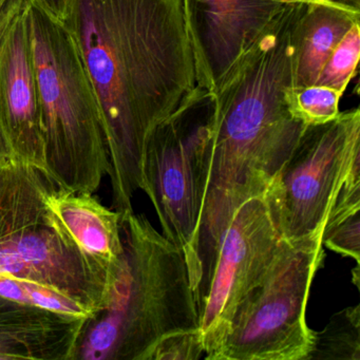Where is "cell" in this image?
Here are the masks:
<instances>
[{
  "label": "cell",
  "instance_id": "6da1fadb",
  "mask_svg": "<svg viewBox=\"0 0 360 360\" xmlns=\"http://www.w3.org/2000/svg\"><path fill=\"white\" fill-rule=\"evenodd\" d=\"M64 24L100 105L122 219L145 191L151 134L198 86L182 0H71Z\"/></svg>",
  "mask_w": 360,
  "mask_h": 360
},
{
  "label": "cell",
  "instance_id": "7a4b0ae2",
  "mask_svg": "<svg viewBox=\"0 0 360 360\" xmlns=\"http://www.w3.org/2000/svg\"><path fill=\"white\" fill-rule=\"evenodd\" d=\"M307 7L284 4L212 94V157L199 231L203 275L233 214L264 195L307 126L286 101L297 26Z\"/></svg>",
  "mask_w": 360,
  "mask_h": 360
},
{
  "label": "cell",
  "instance_id": "3957f363",
  "mask_svg": "<svg viewBox=\"0 0 360 360\" xmlns=\"http://www.w3.org/2000/svg\"><path fill=\"white\" fill-rule=\"evenodd\" d=\"M124 254L104 309L88 320L75 360H151L163 339L199 330L184 255L145 214L121 219Z\"/></svg>",
  "mask_w": 360,
  "mask_h": 360
},
{
  "label": "cell",
  "instance_id": "277c9868",
  "mask_svg": "<svg viewBox=\"0 0 360 360\" xmlns=\"http://www.w3.org/2000/svg\"><path fill=\"white\" fill-rule=\"evenodd\" d=\"M46 165L60 188L94 193L110 172L102 113L77 41L66 25L29 7Z\"/></svg>",
  "mask_w": 360,
  "mask_h": 360
},
{
  "label": "cell",
  "instance_id": "5b68a950",
  "mask_svg": "<svg viewBox=\"0 0 360 360\" xmlns=\"http://www.w3.org/2000/svg\"><path fill=\"white\" fill-rule=\"evenodd\" d=\"M54 181L11 158L0 166V277L32 280L104 309L110 280L94 269L46 208Z\"/></svg>",
  "mask_w": 360,
  "mask_h": 360
},
{
  "label": "cell",
  "instance_id": "8992f818",
  "mask_svg": "<svg viewBox=\"0 0 360 360\" xmlns=\"http://www.w3.org/2000/svg\"><path fill=\"white\" fill-rule=\"evenodd\" d=\"M212 94L195 91L160 124L145 153V191L163 235L184 255L193 292L202 280L199 231L212 157Z\"/></svg>",
  "mask_w": 360,
  "mask_h": 360
},
{
  "label": "cell",
  "instance_id": "52a82bcc",
  "mask_svg": "<svg viewBox=\"0 0 360 360\" xmlns=\"http://www.w3.org/2000/svg\"><path fill=\"white\" fill-rule=\"evenodd\" d=\"M322 231L295 241L282 239L271 266L240 301L206 360H307L313 330L305 311L324 258Z\"/></svg>",
  "mask_w": 360,
  "mask_h": 360
},
{
  "label": "cell",
  "instance_id": "ba28073f",
  "mask_svg": "<svg viewBox=\"0 0 360 360\" xmlns=\"http://www.w3.org/2000/svg\"><path fill=\"white\" fill-rule=\"evenodd\" d=\"M357 164L359 109L307 125L263 195L282 239L295 241L323 229L334 200Z\"/></svg>",
  "mask_w": 360,
  "mask_h": 360
},
{
  "label": "cell",
  "instance_id": "9c48e42d",
  "mask_svg": "<svg viewBox=\"0 0 360 360\" xmlns=\"http://www.w3.org/2000/svg\"><path fill=\"white\" fill-rule=\"evenodd\" d=\"M281 241L263 195L244 202L233 214L195 294L204 359L222 340L240 301L271 266Z\"/></svg>",
  "mask_w": 360,
  "mask_h": 360
},
{
  "label": "cell",
  "instance_id": "30bf717a",
  "mask_svg": "<svg viewBox=\"0 0 360 360\" xmlns=\"http://www.w3.org/2000/svg\"><path fill=\"white\" fill-rule=\"evenodd\" d=\"M29 7L7 0L0 9V130L12 158L48 174Z\"/></svg>",
  "mask_w": 360,
  "mask_h": 360
},
{
  "label": "cell",
  "instance_id": "8fae6325",
  "mask_svg": "<svg viewBox=\"0 0 360 360\" xmlns=\"http://www.w3.org/2000/svg\"><path fill=\"white\" fill-rule=\"evenodd\" d=\"M197 84L210 94L282 7L271 0H182Z\"/></svg>",
  "mask_w": 360,
  "mask_h": 360
},
{
  "label": "cell",
  "instance_id": "7c38bea8",
  "mask_svg": "<svg viewBox=\"0 0 360 360\" xmlns=\"http://www.w3.org/2000/svg\"><path fill=\"white\" fill-rule=\"evenodd\" d=\"M45 204L86 260L112 281L124 254L121 214L105 207L94 193H73L56 182L46 193Z\"/></svg>",
  "mask_w": 360,
  "mask_h": 360
},
{
  "label": "cell",
  "instance_id": "4fadbf2b",
  "mask_svg": "<svg viewBox=\"0 0 360 360\" xmlns=\"http://www.w3.org/2000/svg\"><path fill=\"white\" fill-rule=\"evenodd\" d=\"M0 295V360H75L87 326Z\"/></svg>",
  "mask_w": 360,
  "mask_h": 360
},
{
  "label": "cell",
  "instance_id": "5bb4252c",
  "mask_svg": "<svg viewBox=\"0 0 360 360\" xmlns=\"http://www.w3.org/2000/svg\"><path fill=\"white\" fill-rule=\"evenodd\" d=\"M360 13L324 4H307L296 31L292 88L315 85L328 58Z\"/></svg>",
  "mask_w": 360,
  "mask_h": 360
},
{
  "label": "cell",
  "instance_id": "9a60e30c",
  "mask_svg": "<svg viewBox=\"0 0 360 360\" xmlns=\"http://www.w3.org/2000/svg\"><path fill=\"white\" fill-rule=\"evenodd\" d=\"M360 166L352 169L326 217L322 245L341 256L360 259Z\"/></svg>",
  "mask_w": 360,
  "mask_h": 360
},
{
  "label": "cell",
  "instance_id": "2e32d148",
  "mask_svg": "<svg viewBox=\"0 0 360 360\" xmlns=\"http://www.w3.org/2000/svg\"><path fill=\"white\" fill-rule=\"evenodd\" d=\"M307 360H360V305L345 307L319 332Z\"/></svg>",
  "mask_w": 360,
  "mask_h": 360
},
{
  "label": "cell",
  "instance_id": "e0dca14e",
  "mask_svg": "<svg viewBox=\"0 0 360 360\" xmlns=\"http://www.w3.org/2000/svg\"><path fill=\"white\" fill-rule=\"evenodd\" d=\"M0 295L16 302L71 317L92 318L94 314L65 292L32 280L0 277Z\"/></svg>",
  "mask_w": 360,
  "mask_h": 360
},
{
  "label": "cell",
  "instance_id": "ac0fdd59",
  "mask_svg": "<svg viewBox=\"0 0 360 360\" xmlns=\"http://www.w3.org/2000/svg\"><path fill=\"white\" fill-rule=\"evenodd\" d=\"M341 96L342 94L337 90L318 85L290 87L286 91L290 113L305 125L326 123L338 117Z\"/></svg>",
  "mask_w": 360,
  "mask_h": 360
},
{
  "label": "cell",
  "instance_id": "d6986e66",
  "mask_svg": "<svg viewBox=\"0 0 360 360\" xmlns=\"http://www.w3.org/2000/svg\"><path fill=\"white\" fill-rule=\"evenodd\" d=\"M360 56V22L354 25L326 60L315 85L343 94L353 79Z\"/></svg>",
  "mask_w": 360,
  "mask_h": 360
},
{
  "label": "cell",
  "instance_id": "ffe728a7",
  "mask_svg": "<svg viewBox=\"0 0 360 360\" xmlns=\"http://www.w3.org/2000/svg\"><path fill=\"white\" fill-rule=\"evenodd\" d=\"M205 355L199 330L170 335L155 347L151 360H197Z\"/></svg>",
  "mask_w": 360,
  "mask_h": 360
},
{
  "label": "cell",
  "instance_id": "44dd1931",
  "mask_svg": "<svg viewBox=\"0 0 360 360\" xmlns=\"http://www.w3.org/2000/svg\"><path fill=\"white\" fill-rule=\"evenodd\" d=\"M31 3L39 6L50 16L65 22L68 18L71 0H30Z\"/></svg>",
  "mask_w": 360,
  "mask_h": 360
},
{
  "label": "cell",
  "instance_id": "7402d4cb",
  "mask_svg": "<svg viewBox=\"0 0 360 360\" xmlns=\"http://www.w3.org/2000/svg\"><path fill=\"white\" fill-rule=\"evenodd\" d=\"M271 1L281 4V5L292 3L324 4V5L334 6L341 9L360 13V0H271Z\"/></svg>",
  "mask_w": 360,
  "mask_h": 360
},
{
  "label": "cell",
  "instance_id": "603a6c76",
  "mask_svg": "<svg viewBox=\"0 0 360 360\" xmlns=\"http://www.w3.org/2000/svg\"><path fill=\"white\" fill-rule=\"evenodd\" d=\"M12 155L8 148L7 142H6L5 136L0 130V166H3L6 162L11 159Z\"/></svg>",
  "mask_w": 360,
  "mask_h": 360
},
{
  "label": "cell",
  "instance_id": "cb8c5ba5",
  "mask_svg": "<svg viewBox=\"0 0 360 360\" xmlns=\"http://www.w3.org/2000/svg\"><path fill=\"white\" fill-rule=\"evenodd\" d=\"M6 1H7V0H0V9L3 8L4 5H5Z\"/></svg>",
  "mask_w": 360,
  "mask_h": 360
}]
</instances>
